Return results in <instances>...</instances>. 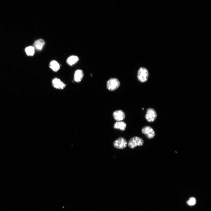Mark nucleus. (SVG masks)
I'll use <instances>...</instances> for the list:
<instances>
[{
  "instance_id": "nucleus-1",
  "label": "nucleus",
  "mask_w": 211,
  "mask_h": 211,
  "mask_svg": "<svg viewBox=\"0 0 211 211\" xmlns=\"http://www.w3.org/2000/svg\"><path fill=\"white\" fill-rule=\"evenodd\" d=\"M149 76L148 70L145 68L141 67L139 69L137 77L139 81L141 83H145L147 81Z\"/></svg>"
},
{
  "instance_id": "nucleus-2",
  "label": "nucleus",
  "mask_w": 211,
  "mask_h": 211,
  "mask_svg": "<svg viewBox=\"0 0 211 211\" xmlns=\"http://www.w3.org/2000/svg\"><path fill=\"white\" fill-rule=\"evenodd\" d=\"M144 143V141L141 138L136 137H132L129 141L128 145L131 149L135 148L137 146H142Z\"/></svg>"
},
{
  "instance_id": "nucleus-3",
  "label": "nucleus",
  "mask_w": 211,
  "mask_h": 211,
  "mask_svg": "<svg viewBox=\"0 0 211 211\" xmlns=\"http://www.w3.org/2000/svg\"><path fill=\"white\" fill-rule=\"evenodd\" d=\"M120 85V82L116 78H112L107 82V84L108 89L110 91H113L118 88Z\"/></svg>"
},
{
  "instance_id": "nucleus-4",
  "label": "nucleus",
  "mask_w": 211,
  "mask_h": 211,
  "mask_svg": "<svg viewBox=\"0 0 211 211\" xmlns=\"http://www.w3.org/2000/svg\"><path fill=\"white\" fill-rule=\"evenodd\" d=\"M157 116L156 112L155 110L150 108L147 109L145 115V118L149 122H154L156 119Z\"/></svg>"
},
{
  "instance_id": "nucleus-5",
  "label": "nucleus",
  "mask_w": 211,
  "mask_h": 211,
  "mask_svg": "<svg viewBox=\"0 0 211 211\" xmlns=\"http://www.w3.org/2000/svg\"><path fill=\"white\" fill-rule=\"evenodd\" d=\"M52 86L56 89L62 90L64 89L66 87V85L60 79L55 78L52 80Z\"/></svg>"
},
{
  "instance_id": "nucleus-6",
  "label": "nucleus",
  "mask_w": 211,
  "mask_h": 211,
  "mask_svg": "<svg viewBox=\"0 0 211 211\" xmlns=\"http://www.w3.org/2000/svg\"><path fill=\"white\" fill-rule=\"evenodd\" d=\"M127 144L126 140L123 138L121 137L115 141L113 143L114 146L116 148L120 149L125 148Z\"/></svg>"
},
{
  "instance_id": "nucleus-7",
  "label": "nucleus",
  "mask_w": 211,
  "mask_h": 211,
  "mask_svg": "<svg viewBox=\"0 0 211 211\" xmlns=\"http://www.w3.org/2000/svg\"><path fill=\"white\" fill-rule=\"evenodd\" d=\"M142 133L149 139L154 138L155 135V131L151 127L146 126L142 129Z\"/></svg>"
},
{
  "instance_id": "nucleus-8",
  "label": "nucleus",
  "mask_w": 211,
  "mask_h": 211,
  "mask_svg": "<svg viewBox=\"0 0 211 211\" xmlns=\"http://www.w3.org/2000/svg\"><path fill=\"white\" fill-rule=\"evenodd\" d=\"M114 119L118 121H122L125 118V115L124 112L121 110H117L113 113Z\"/></svg>"
},
{
  "instance_id": "nucleus-9",
  "label": "nucleus",
  "mask_w": 211,
  "mask_h": 211,
  "mask_svg": "<svg viewBox=\"0 0 211 211\" xmlns=\"http://www.w3.org/2000/svg\"><path fill=\"white\" fill-rule=\"evenodd\" d=\"M84 76V72L81 69L76 70L74 73V80L76 83H80L83 80Z\"/></svg>"
},
{
  "instance_id": "nucleus-10",
  "label": "nucleus",
  "mask_w": 211,
  "mask_h": 211,
  "mask_svg": "<svg viewBox=\"0 0 211 211\" xmlns=\"http://www.w3.org/2000/svg\"><path fill=\"white\" fill-rule=\"evenodd\" d=\"M79 60L78 56L72 55L69 57L66 60L67 64L70 66H72L77 63Z\"/></svg>"
},
{
  "instance_id": "nucleus-11",
  "label": "nucleus",
  "mask_w": 211,
  "mask_h": 211,
  "mask_svg": "<svg viewBox=\"0 0 211 211\" xmlns=\"http://www.w3.org/2000/svg\"><path fill=\"white\" fill-rule=\"evenodd\" d=\"M45 44V42L42 39L38 40L36 41L34 44V47L35 49L38 50H41L42 49Z\"/></svg>"
},
{
  "instance_id": "nucleus-12",
  "label": "nucleus",
  "mask_w": 211,
  "mask_h": 211,
  "mask_svg": "<svg viewBox=\"0 0 211 211\" xmlns=\"http://www.w3.org/2000/svg\"><path fill=\"white\" fill-rule=\"evenodd\" d=\"M50 68L53 71L57 72L60 69V65L59 63L55 60L51 61L49 64Z\"/></svg>"
},
{
  "instance_id": "nucleus-13",
  "label": "nucleus",
  "mask_w": 211,
  "mask_h": 211,
  "mask_svg": "<svg viewBox=\"0 0 211 211\" xmlns=\"http://www.w3.org/2000/svg\"><path fill=\"white\" fill-rule=\"evenodd\" d=\"M113 127L115 129H118L122 131H124L126 127V124L124 122L118 121L114 124Z\"/></svg>"
},
{
  "instance_id": "nucleus-14",
  "label": "nucleus",
  "mask_w": 211,
  "mask_h": 211,
  "mask_svg": "<svg viewBox=\"0 0 211 211\" xmlns=\"http://www.w3.org/2000/svg\"><path fill=\"white\" fill-rule=\"evenodd\" d=\"M35 49L33 46H29L25 49V51L28 56H32L35 53Z\"/></svg>"
},
{
  "instance_id": "nucleus-15",
  "label": "nucleus",
  "mask_w": 211,
  "mask_h": 211,
  "mask_svg": "<svg viewBox=\"0 0 211 211\" xmlns=\"http://www.w3.org/2000/svg\"><path fill=\"white\" fill-rule=\"evenodd\" d=\"M187 204L190 206L195 205L196 203V199L194 197H191L187 202Z\"/></svg>"
},
{
  "instance_id": "nucleus-16",
  "label": "nucleus",
  "mask_w": 211,
  "mask_h": 211,
  "mask_svg": "<svg viewBox=\"0 0 211 211\" xmlns=\"http://www.w3.org/2000/svg\"><path fill=\"white\" fill-rule=\"evenodd\" d=\"M143 109V110H144V108H143V109Z\"/></svg>"
}]
</instances>
